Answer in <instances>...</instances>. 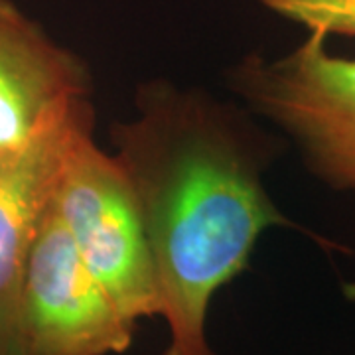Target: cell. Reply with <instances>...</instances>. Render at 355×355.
I'll use <instances>...</instances> for the list:
<instances>
[{
    "label": "cell",
    "instance_id": "1",
    "mask_svg": "<svg viewBox=\"0 0 355 355\" xmlns=\"http://www.w3.org/2000/svg\"><path fill=\"white\" fill-rule=\"evenodd\" d=\"M137 116L111 128L153 259L164 355H214L207 308L247 266L259 237L291 227L265 184L261 137L237 109L196 89L148 81Z\"/></svg>",
    "mask_w": 355,
    "mask_h": 355
},
{
    "label": "cell",
    "instance_id": "2",
    "mask_svg": "<svg viewBox=\"0 0 355 355\" xmlns=\"http://www.w3.org/2000/svg\"><path fill=\"white\" fill-rule=\"evenodd\" d=\"M229 85L292 142L308 170L336 190H355V60L331 55L328 36L310 32L277 60L249 55Z\"/></svg>",
    "mask_w": 355,
    "mask_h": 355
},
{
    "label": "cell",
    "instance_id": "3",
    "mask_svg": "<svg viewBox=\"0 0 355 355\" xmlns=\"http://www.w3.org/2000/svg\"><path fill=\"white\" fill-rule=\"evenodd\" d=\"M53 207L77 253L127 320L160 316L154 266L132 193L111 153L93 139V119L73 132Z\"/></svg>",
    "mask_w": 355,
    "mask_h": 355
},
{
    "label": "cell",
    "instance_id": "4",
    "mask_svg": "<svg viewBox=\"0 0 355 355\" xmlns=\"http://www.w3.org/2000/svg\"><path fill=\"white\" fill-rule=\"evenodd\" d=\"M135 326L85 266L51 200L26 270L24 355L123 354Z\"/></svg>",
    "mask_w": 355,
    "mask_h": 355
},
{
    "label": "cell",
    "instance_id": "5",
    "mask_svg": "<svg viewBox=\"0 0 355 355\" xmlns=\"http://www.w3.org/2000/svg\"><path fill=\"white\" fill-rule=\"evenodd\" d=\"M91 119V101L76 103L20 148L0 156V355H24L20 312L30 254L53 200L67 144Z\"/></svg>",
    "mask_w": 355,
    "mask_h": 355
},
{
    "label": "cell",
    "instance_id": "6",
    "mask_svg": "<svg viewBox=\"0 0 355 355\" xmlns=\"http://www.w3.org/2000/svg\"><path fill=\"white\" fill-rule=\"evenodd\" d=\"M85 99H91L87 65L14 0H0V156Z\"/></svg>",
    "mask_w": 355,
    "mask_h": 355
},
{
    "label": "cell",
    "instance_id": "7",
    "mask_svg": "<svg viewBox=\"0 0 355 355\" xmlns=\"http://www.w3.org/2000/svg\"><path fill=\"white\" fill-rule=\"evenodd\" d=\"M308 32L355 38V0H257Z\"/></svg>",
    "mask_w": 355,
    "mask_h": 355
}]
</instances>
